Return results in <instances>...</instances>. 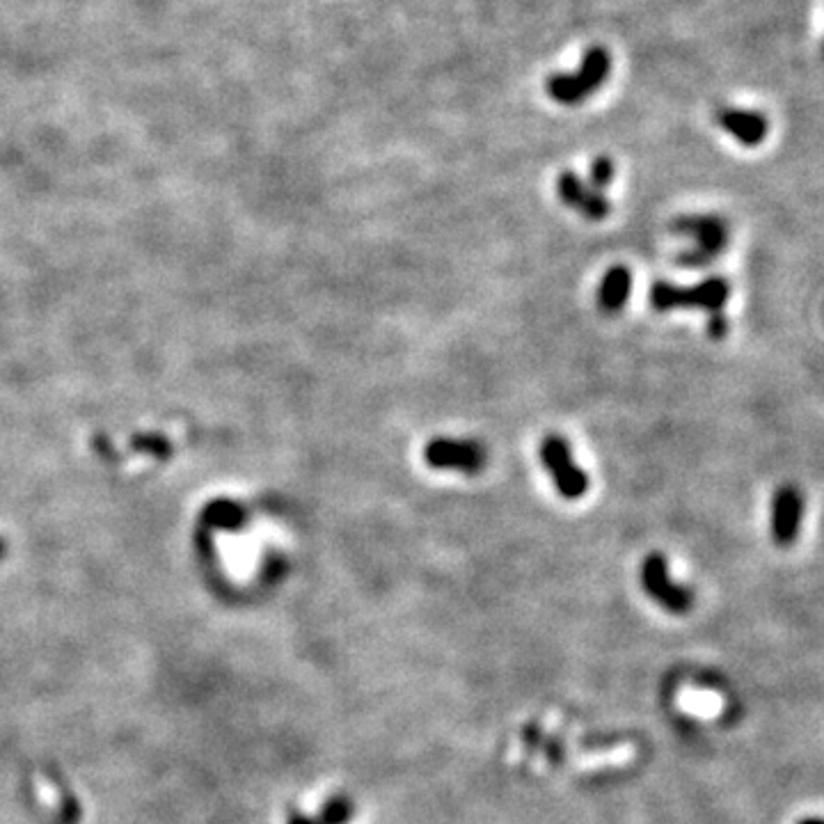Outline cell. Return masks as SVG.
Wrapping results in <instances>:
<instances>
[{
  "instance_id": "3957f363",
  "label": "cell",
  "mask_w": 824,
  "mask_h": 824,
  "mask_svg": "<svg viewBox=\"0 0 824 824\" xmlns=\"http://www.w3.org/2000/svg\"><path fill=\"white\" fill-rule=\"evenodd\" d=\"M676 232L687 236L692 241V248L680 252L678 264L687 268H703L719 259L721 252L726 250L728 236L731 229L721 216H712V213H701V216H683L676 220Z\"/></svg>"
},
{
  "instance_id": "5bb4252c",
  "label": "cell",
  "mask_w": 824,
  "mask_h": 824,
  "mask_svg": "<svg viewBox=\"0 0 824 824\" xmlns=\"http://www.w3.org/2000/svg\"><path fill=\"white\" fill-rule=\"evenodd\" d=\"M799 824H824V820H815V818H813V820H802Z\"/></svg>"
},
{
  "instance_id": "8992f818",
  "label": "cell",
  "mask_w": 824,
  "mask_h": 824,
  "mask_svg": "<svg viewBox=\"0 0 824 824\" xmlns=\"http://www.w3.org/2000/svg\"><path fill=\"white\" fill-rule=\"evenodd\" d=\"M641 584L648 596L660 602L664 609L673 614H685L692 609L694 596L683 584H676L669 577V564L662 554H651L641 566Z\"/></svg>"
},
{
  "instance_id": "6da1fadb",
  "label": "cell",
  "mask_w": 824,
  "mask_h": 824,
  "mask_svg": "<svg viewBox=\"0 0 824 824\" xmlns=\"http://www.w3.org/2000/svg\"><path fill=\"white\" fill-rule=\"evenodd\" d=\"M731 296V284L724 277H708L694 287H678L671 282H655L651 289V305L657 312L671 309H703L708 316L724 314V305Z\"/></svg>"
},
{
  "instance_id": "7c38bea8",
  "label": "cell",
  "mask_w": 824,
  "mask_h": 824,
  "mask_svg": "<svg viewBox=\"0 0 824 824\" xmlns=\"http://www.w3.org/2000/svg\"><path fill=\"white\" fill-rule=\"evenodd\" d=\"M35 792H37L39 802H42L46 808H51V811H53V808L60 806L58 790H55V786L49 779H46V776L35 774Z\"/></svg>"
},
{
  "instance_id": "30bf717a",
  "label": "cell",
  "mask_w": 824,
  "mask_h": 824,
  "mask_svg": "<svg viewBox=\"0 0 824 824\" xmlns=\"http://www.w3.org/2000/svg\"><path fill=\"white\" fill-rule=\"evenodd\" d=\"M632 273L625 266L609 268L598 287V307L605 314H618L630 300Z\"/></svg>"
},
{
  "instance_id": "5b68a950",
  "label": "cell",
  "mask_w": 824,
  "mask_h": 824,
  "mask_svg": "<svg viewBox=\"0 0 824 824\" xmlns=\"http://www.w3.org/2000/svg\"><path fill=\"white\" fill-rule=\"evenodd\" d=\"M424 461L433 470H454L463 474H479L488 463V451L477 440L433 438L424 447Z\"/></svg>"
},
{
  "instance_id": "4fadbf2b",
  "label": "cell",
  "mask_w": 824,
  "mask_h": 824,
  "mask_svg": "<svg viewBox=\"0 0 824 824\" xmlns=\"http://www.w3.org/2000/svg\"><path fill=\"white\" fill-rule=\"evenodd\" d=\"M708 335L712 339H724L728 335V319L724 314L708 316Z\"/></svg>"
},
{
  "instance_id": "9c48e42d",
  "label": "cell",
  "mask_w": 824,
  "mask_h": 824,
  "mask_svg": "<svg viewBox=\"0 0 824 824\" xmlns=\"http://www.w3.org/2000/svg\"><path fill=\"white\" fill-rule=\"evenodd\" d=\"M717 122L728 136H733L744 147H758L770 133L767 117L756 110L744 108H719Z\"/></svg>"
},
{
  "instance_id": "ba28073f",
  "label": "cell",
  "mask_w": 824,
  "mask_h": 824,
  "mask_svg": "<svg viewBox=\"0 0 824 824\" xmlns=\"http://www.w3.org/2000/svg\"><path fill=\"white\" fill-rule=\"evenodd\" d=\"M557 193L561 202L570 206V209H575L586 220H591V223H600V220H605L612 213V204H609L607 195L593 188L580 174L570 170L559 174Z\"/></svg>"
},
{
  "instance_id": "9a60e30c",
  "label": "cell",
  "mask_w": 824,
  "mask_h": 824,
  "mask_svg": "<svg viewBox=\"0 0 824 824\" xmlns=\"http://www.w3.org/2000/svg\"><path fill=\"white\" fill-rule=\"evenodd\" d=\"M822 58H824V44H822Z\"/></svg>"
},
{
  "instance_id": "8fae6325",
  "label": "cell",
  "mask_w": 824,
  "mask_h": 824,
  "mask_svg": "<svg viewBox=\"0 0 824 824\" xmlns=\"http://www.w3.org/2000/svg\"><path fill=\"white\" fill-rule=\"evenodd\" d=\"M612 179H614L612 158H607V156L596 158L589 172V184L596 190H600V193H605V188L612 184Z\"/></svg>"
},
{
  "instance_id": "52a82bcc",
  "label": "cell",
  "mask_w": 824,
  "mask_h": 824,
  "mask_svg": "<svg viewBox=\"0 0 824 824\" xmlns=\"http://www.w3.org/2000/svg\"><path fill=\"white\" fill-rule=\"evenodd\" d=\"M804 520V495L797 486H781L772 497L770 532L776 545L790 548L797 541Z\"/></svg>"
},
{
  "instance_id": "277c9868",
  "label": "cell",
  "mask_w": 824,
  "mask_h": 824,
  "mask_svg": "<svg viewBox=\"0 0 824 824\" xmlns=\"http://www.w3.org/2000/svg\"><path fill=\"white\" fill-rule=\"evenodd\" d=\"M541 463L548 470L554 488L564 499H582L589 490L591 481L580 465L573 461V449H570L568 440L561 438L557 433L545 435L541 442Z\"/></svg>"
},
{
  "instance_id": "7a4b0ae2",
  "label": "cell",
  "mask_w": 824,
  "mask_h": 824,
  "mask_svg": "<svg viewBox=\"0 0 824 824\" xmlns=\"http://www.w3.org/2000/svg\"><path fill=\"white\" fill-rule=\"evenodd\" d=\"M612 69V58L602 46H593L584 53V60L575 74H554L545 83V92L561 106H575L589 99L598 87L605 85Z\"/></svg>"
}]
</instances>
